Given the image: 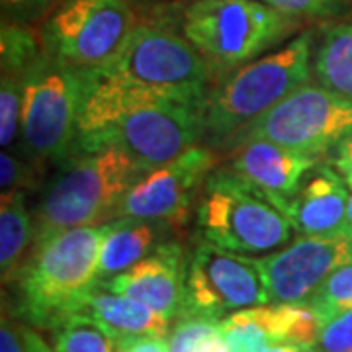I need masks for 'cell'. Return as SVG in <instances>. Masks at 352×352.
Here are the masks:
<instances>
[{
    "mask_svg": "<svg viewBox=\"0 0 352 352\" xmlns=\"http://www.w3.org/2000/svg\"><path fill=\"white\" fill-rule=\"evenodd\" d=\"M168 352H227L219 321L208 317H182L168 337Z\"/></svg>",
    "mask_w": 352,
    "mask_h": 352,
    "instance_id": "obj_23",
    "label": "cell"
},
{
    "mask_svg": "<svg viewBox=\"0 0 352 352\" xmlns=\"http://www.w3.org/2000/svg\"><path fill=\"white\" fill-rule=\"evenodd\" d=\"M321 325L333 315L352 309V263L339 266L307 300Z\"/></svg>",
    "mask_w": 352,
    "mask_h": 352,
    "instance_id": "obj_24",
    "label": "cell"
},
{
    "mask_svg": "<svg viewBox=\"0 0 352 352\" xmlns=\"http://www.w3.org/2000/svg\"><path fill=\"white\" fill-rule=\"evenodd\" d=\"M0 352H28L22 325H16L6 317V314H2V325H0Z\"/></svg>",
    "mask_w": 352,
    "mask_h": 352,
    "instance_id": "obj_31",
    "label": "cell"
},
{
    "mask_svg": "<svg viewBox=\"0 0 352 352\" xmlns=\"http://www.w3.org/2000/svg\"><path fill=\"white\" fill-rule=\"evenodd\" d=\"M294 16L264 0H196L182 18V36L217 69L247 65L296 28Z\"/></svg>",
    "mask_w": 352,
    "mask_h": 352,
    "instance_id": "obj_4",
    "label": "cell"
},
{
    "mask_svg": "<svg viewBox=\"0 0 352 352\" xmlns=\"http://www.w3.org/2000/svg\"><path fill=\"white\" fill-rule=\"evenodd\" d=\"M198 227L204 239L239 254L278 249L294 229L286 214L231 168H219L206 178Z\"/></svg>",
    "mask_w": 352,
    "mask_h": 352,
    "instance_id": "obj_6",
    "label": "cell"
},
{
    "mask_svg": "<svg viewBox=\"0 0 352 352\" xmlns=\"http://www.w3.org/2000/svg\"><path fill=\"white\" fill-rule=\"evenodd\" d=\"M254 263L270 303H305L339 266L352 263V235L300 237Z\"/></svg>",
    "mask_w": 352,
    "mask_h": 352,
    "instance_id": "obj_12",
    "label": "cell"
},
{
    "mask_svg": "<svg viewBox=\"0 0 352 352\" xmlns=\"http://www.w3.org/2000/svg\"><path fill=\"white\" fill-rule=\"evenodd\" d=\"M214 163L215 157L208 149L192 147L170 163L145 173L124 194L112 219L135 217L182 226L188 219L194 192L208 178Z\"/></svg>",
    "mask_w": 352,
    "mask_h": 352,
    "instance_id": "obj_13",
    "label": "cell"
},
{
    "mask_svg": "<svg viewBox=\"0 0 352 352\" xmlns=\"http://www.w3.org/2000/svg\"><path fill=\"white\" fill-rule=\"evenodd\" d=\"M106 223L57 231L32 245L18 274V314L50 329L98 284V251Z\"/></svg>",
    "mask_w": 352,
    "mask_h": 352,
    "instance_id": "obj_1",
    "label": "cell"
},
{
    "mask_svg": "<svg viewBox=\"0 0 352 352\" xmlns=\"http://www.w3.org/2000/svg\"><path fill=\"white\" fill-rule=\"evenodd\" d=\"M352 129V102L327 88L303 85L241 129L226 147L266 139L317 157Z\"/></svg>",
    "mask_w": 352,
    "mask_h": 352,
    "instance_id": "obj_9",
    "label": "cell"
},
{
    "mask_svg": "<svg viewBox=\"0 0 352 352\" xmlns=\"http://www.w3.org/2000/svg\"><path fill=\"white\" fill-rule=\"evenodd\" d=\"M317 166V157L292 151L266 139L235 147L231 170L239 175L284 214V208L302 188L303 176Z\"/></svg>",
    "mask_w": 352,
    "mask_h": 352,
    "instance_id": "obj_14",
    "label": "cell"
},
{
    "mask_svg": "<svg viewBox=\"0 0 352 352\" xmlns=\"http://www.w3.org/2000/svg\"><path fill=\"white\" fill-rule=\"evenodd\" d=\"M63 0H0L2 22L30 24L51 14Z\"/></svg>",
    "mask_w": 352,
    "mask_h": 352,
    "instance_id": "obj_27",
    "label": "cell"
},
{
    "mask_svg": "<svg viewBox=\"0 0 352 352\" xmlns=\"http://www.w3.org/2000/svg\"><path fill=\"white\" fill-rule=\"evenodd\" d=\"M73 311L94 317L120 346L139 339H166L170 323L145 303L104 288L100 282L78 300Z\"/></svg>",
    "mask_w": 352,
    "mask_h": 352,
    "instance_id": "obj_17",
    "label": "cell"
},
{
    "mask_svg": "<svg viewBox=\"0 0 352 352\" xmlns=\"http://www.w3.org/2000/svg\"><path fill=\"white\" fill-rule=\"evenodd\" d=\"M331 164L352 192V129L329 149Z\"/></svg>",
    "mask_w": 352,
    "mask_h": 352,
    "instance_id": "obj_30",
    "label": "cell"
},
{
    "mask_svg": "<svg viewBox=\"0 0 352 352\" xmlns=\"http://www.w3.org/2000/svg\"><path fill=\"white\" fill-rule=\"evenodd\" d=\"M0 186H2V194L12 192V190L32 188L34 186L32 168L12 153L2 151L0 155Z\"/></svg>",
    "mask_w": 352,
    "mask_h": 352,
    "instance_id": "obj_28",
    "label": "cell"
},
{
    "mask_svg": "<svg viewBox=\"0 0 352 352\" xmlns=\"http://www.w3.org/2000/svg\"><path fill=\"white\" fill-rule=\"evenodd\" d=\"M342 233L346 235H352V194H351V201H349V210H346V219H344V226L340 229Z\"/></svg>",
    "mask_w": 352,
    "mask_h": 352,
    "instance_id": "obj_35",
    "label": "cell"
},
{
    "mask_svg": "<svg viewBox=\"0 0 352 352\" xmlns=\"http://www.w3.org/2000/svg\"><path fill=\"white\" fill-rule=\"evenodd\" d=\"M34 215L25 208V190L2 194L0 206V272L2 282H12L22 270V256L34 243Z\"/></svg>",
    "mask_w": 352,
    "mask_h": 352,
    "instance_id": "obj_19",
    "label": "cell"
},
{
    "mask_svg": "<svg viewBox=\"0 0 352 352\" xmlns=\"http://www.w3.org/2000/svg\"><path fill=\"white\" fill-rule=\"evenodd\" d=\"M206 102L170 98L126 112L110 126L75 143V153L118 147L149 173L188 151L204 135Z\"/></svg>",
    "mask_w": 352,
    "mask_h": 352,
    "instance_id": "obj_7",
    "label": "cell"
},
{
    "mask_svg": "<svg viewBox=\"0 0 352 352\" xmlns=\"http://www.w3.org/2000/svg\"><path fill=\"white\" fill-rule=\"evenodd\" d=\"M41 38L34 34L25 24L2 22V39H0V61L2 73L25 75V71L38 61L43 53Z\"/></svg>",
    "mask_w": 352,
    "mask_h": 352,
    "instance_id": "obj_22",
    "label": "cell"
},
{
    "mask_svg": "<svg viewBox=\"0 0 352 352\" xmlns=\"http://www.w3.org/2000/svg\"><path fill=\"white\" fill-rule=\"evenodd\" d=\"M266 4L294 18H319L339 10V0H264Z\"/></svg>",
    "mask_w": 352,
    "mask_h": 352,
    "instance_id": "obj_29",
    "label": "cell"
},
{
    "mask_svg": "<svg viewBox=\"0 0 352 352\" xmlns=\"http://www.w3.org/2000/svg\"><path fill=\"white\" fill-rule=\"evenodd\" d=\"M168 223L153 219L118 217L106 223L98 251V282L135 266L164 243Z\"/></svg>",
    "mask_w": 352,
    "mask_h": 352,
    "instance_id": "obj_18",
    "label": "cell"
},
{
    "mask_svg": "<svg viewBox=\"0 0 352 352\" xmlns=\"http://www.w3.org/2000/svg\"><path fill=\"white\" fill-rule=\"evenodd\" d=\"M184 276L182 247L178 243H163L129 270L102 280L100 284L116 294L145 303L166 319H175L182 311Z\"/></svg>",
    "mask_w": 352,
    "mask_h": 352,
    "instance_id": "obj_15",
    "label": "cell"
},
{
    "mask_svg": "<svg viewBox=\"0 0 352 352\" xmlns=\"http://www.w3.org/2000/svg\"><path fill=\"white\" fill-rule=\"evenodd\" d=\"M122 352H168V339H139L120 346Z\"/></svg>",
    "mask_w": 352,
    "mask_h": 352,
    "instance_id": "obj_32",
    "label": "cell"
},
{
    "mask_svg": "<svg viewBox=\"0 0 352 352\" xmlns=\"http://www.w3.org/2000/svg\"><path fill=\"white\" fill-rule=\"evenodd\" d=\"M22 335H24V342L28 352H55L32 327L22 325Z\"/></svg>",
    "mask_w": 352,
    "mask_h": 352,
    "instance_id": "obj_33",
    "label": "cell"
},
{
    "mask_svg": "<svg viewBox=\"0 0 352 352\" xmlns=\"http://www.w3.org/2000/svg\"><path fill=\"white\" fill-rule=\"evenodd\" d=\"M311 73L317 82L352 102V24L331 25L314 50Z\"/></svg>",
    "mask_w": 352,
    "mask_h": 352,
    "instance_id": "obj_20",
    "label": "cell"
},
{
    "mask_svg": "<svg viewBox=\"0 0 352 352\" xmlns=\"http://www.w3.org/2000/svg\"><path fill=\"white\" fill-rule=\"evenodd\" d=\"M24 100V75L2 73L0 78V143L10 147L20 133Z\"/></svg>",
    "mask_w": 352,
    "mask_h": 352,
    "instance_id": "obj_25",
    "label": "cell"
},
{
    "mask_svg": "<svg viewBox=\"0 0 352 352\" xmlns=\"http://www.w3.org/2000/svg\"><path fill=\"white\" fill-rule=\"evenodd\" d=\"M50 331L55 352H120V344L112 335L82 311L63 315Z\"/></svg>",
    "mask_w": 352,
    "mask_h": 352,
    "instance_id": "obj_21",
    "label": "cell"
},
{
    "mask_svg": "<svg viewBox=\"0 0 352 352\" xmlns=\"http://www.w3.org/2000/svg\"><path fill=\"white\" fill-rule=\"evenodd\" d=\"M351 194L339 173L321 164L315 166L314 175L286 204L284 214L300 237L333 235L344 226Z\"/></svg>",
    "mask_w": 352,
    "mask_h": 352,
    "instance_id": "obj_16",
    "label": "cell"
},
{
    "mask_svg": "<svg viewBox=\"0 0 352 352\" xmlns=\"http://www.w3.org/2000/svg\"><path fill=\"white\" fill-rule=\"evenodd\" d=\"M263 352H317V344H298V342H280L272 344Z\"/></svg>",
    "mask_w": 352,
    "mask_h": 352,
    "instance_id": "obj_34",
    "label": "cell"
},
{
    "mask_svg": "<svg viewBox=\"0 0 352 352\" xmlns=\"http://www.w3.org/2000/svg\"><path fill=\"white\" fill-rule=\"evenodd\" d=\"M210 69L184 36L164 25L138 24L124 51L100 73L208 100Z\"/></svg>",
    "mask_w": 352,
    "mask_h": 352,
    "instance_id": "obj_10",
    "label": "cell"
},
{
    "mask_svg": "<svg viewBox=\"0 0 352 352\" xmlns=\"http://www.w3.org/2000/svg\"><path fill=\"white\" fill-rule=\"evenodd\" d=\"M143 175L145 170L118 147L71 155L59 164L34 214V243L63 229L112 221L116 206Z\"/></svg>",
    "mask_w": 352,
    "mask_h": 352,
    "instance_id": "obj_2",
    "label": "cell"
},
{
    "mask_svg": "<svg viewBox=\"0 0 352 352\" xmlns=\"http://www.w3.org/2000/svg\"><path fill=\"white\" fill-rule=\"evenodd\" d=\"M88 71L41 53L24 75L20 135L36 161L65 163L75 151Z\"/></svg>",
    "mask_w": 352,
    "mask_h": 352,
    "instance_id": "obj_5",
    "label": "cell"
},
{
    "mask_svg": "<svg viewBox=\"0 0 352 352\" xmlns=\"http://www.w3.org/2000/svg\"><path fill=\"white\" fill-rule=\"evenodd\" d=\"M266 303H270L268 292L254 258L221 249L210 241L194 249L186 266L180 317L219 321L239 309Z\"/></svg>",
    "mask_w": 352,
    "mask_h": 352,
    "instance_id": "obj_11",
    "label": "cell"
},
{
    "mask_svg": "<svg viewBox=\"0 0 352 352\" xmlns=\"http://www.w3.org/2000/svg\"><path fill=\"white\" fill-rule=\"evenodd\" d=\"M317 352H352V309L333 315L321 325Z\"/></svg>",
    "mask_w": 352,
    "mask_h": 352,
    "instance_id": "obj_26",
    "label": "cell"
},
{
    "mask_svg": "<svg viewBox=\"0 0 352 352\" xmlns=\"http://www.w3.org/2000/svg\"><path fill=\"white\" fill-rule=\"evenodd\" d=\"M127 0H63L47 16L41 43L47 55L80 71H102L135 30Z\"/></svg>",
    "mask_w": 352,
    "mask_h": 352,
    "instance_id": "obj_8",
    "label": "cell"
},
{
    "mask_svg": "<svg viewBox=\"0 0 352 352\" xmlns=\"http://www.w3.org/2000/svg\"><path fill=\"white\" fill-rule=\"evenodd\" d=\"M314 32H303L286 47L239 67L208 96L204 135L227 145L261 113L309 82Z\"/></svg>",
    "mask_w": 352,
    "mask_h": 352,
    "instance_id": "obj_3",
    "label": "cell"
}]
</instances>
